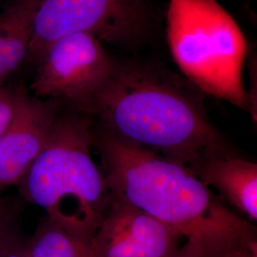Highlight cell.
Returning <instances> with one entry per match:
<instances>
[{
    "mask_svg": "<svg viewBox=\"0 0 257 257\" xmlns=\"http://www.w3.org/2000/svg\"><path fill=\"white\" fill-rule=\"evenodd\" d=\"M205 94L184 76L143 62H117L82 113L98 128L188 167L235 156L212 125Z\"/></svg>",
    "mask_w": 257,
    "mask_h": 257,
    "instance_id": "1",
    "label": "cell"
},
{
    "mask_svg": "<svg viewBox=\"0 0 257 257\" xmlns=\"http://www.w3.org/2000/svg\"><path fill=\"white\" fill-rule=\"evenodd\" d=\"M93 147L101 158L112 199L146 213L183 238L199 239L206 257L256 239L252 224L224 207L188 167L123 141L94 124Z\"/></svg>",
    "mask_w": 257,
    "mask_h": 257,
    "instance_id": "2",
    "label": "cell"
},
{
    "mask_svg": "<svg viewBox=\"0 0 257 257\" xmlns=\"http://www.w3.org/2000/svg\"><path fill=\"white\" fill-rule=\"evenodd\" d=\"M93 124L89 115L62 108L45 147L18 185L22 199L88 242L111 201L101 168L92 159Z\"/></svg>",
    "mask_w": 257,
    "mask_h": 257,
    "instance_id": "3",
    "label": "cell"
},
{
    "mask_svg": "<svg viewBox=\"0 0 257 257\" xmlns=\"http://www.w3.org/2000/svg\"><path fill=\"white\" fill-rule=\"evenodd\" d=\"M167 38L186 79L205 95L250 112L243 81L247 41L216 0H169Z\"/></svg>",
    "mask_w": 257,
    "mask_h": 257,
    "instance_id": "4",
    "label": "cell"
},
{
    "mask_svg": "<svg viewBox=\"0 0 257 257\" xmlns=\"http://www.w3.org/2000/svg\"><path fill=\"white\" fill-rule=\"evenodd\" d=\"M153 19L149 0H37L28 58L37 63L55 40L81 33L134 45L146 37Z\"/></svg>",
    "mask_w": 257,
    "mask_h": 257,
    "instance_id": "5",
    "label": "cell"
},
{
    "mask_svg": "<svg viewBox=\"0 0 257 257\" xmlns=\"http://www.w3.org/2000/svg\"><path fill=\"white\" fill-rule=\"evenodd\" d=\"M115 63L101 41L90 34L61 37L37 61L32 93L81 112L110 77Z\"/></svg>",
    "mask_w": 257,
    "mask_h": 257,
    "instance_id": "6",
    "label": "cell"
},
{
    "mask_svg": "<svg viewBox=\"0 0 257 257\" xmlns=\"http://www.w3.org/2000/svg\"><path fill=\"white\" fill-rule=\"evenodd\" d=\"M63 103L16 90L12 118L0 136V194L18 186L46 145Z\"/></svg>",
    "mask_w": 257,
    "mask_h": 257,
    "instance_id": "7",
    "label": "cell"
},
{
    "mask_svg": "<svg viewBox=\"0 0 257 257\" xmlns=\"http://www.w3.org/2000/svg\"><path fill=\"white\" fill-rule=\"evenodd\" d=\"M182 236L161 222L111 198L90 240L92 257H168Z\"/></svg>",
    "mask_w": 257,
    "mask_h": 257,
    "instance_id": "8",
    "label": "cell"
},
{
    "mask_svg": "<svg viewBox=\"0 0 257 257\" xmlns=\"http://www.w3.org/2000/svg\"><path fill=\"white\" fill-rule=\"evenodd\" d=\"M206 186L213 187L222 198L257 219V164L236 156L206 158L189 169Z\"/></svg>",
    "mask_w": 257,
    "mask_h": 257,
    "instance_id": "9",
    "label": "cell"
},
{
    "mask_svg": "<svg viewBox=\"0 0 257 257\" xmlns=\"http://www.w3.org/2000/svg\"><path fill=\"white\" fill-rule=\"evenodd\" d=\"M37 0H19L0 14V85L28 58Z\"/></svg>",
    "mask_w": 257,
    "mask_h": 257,
    "instance_id": "10",
    "label": "cell"
},
{
    "mask_svg": "<svg viewBox=\"0 0 257 257\" xmlns=\"http://www.w3.org/2000/svg\"><path fill=\"white\" fill-rule=\"evenodd\" d=\"M31 257H92L90 242L65 230L48 216L42 217L34 234L25 239Z\"/></svg>",
    "mask_w": 257,
    "mask_h": 257,
    "instance_id": "11",
    "label": "cell"
},
{
    "mask_svg": "<svg viewBox=\"0 0 257 257\" xmlns=\"http://www.w3.org/2000/svg\"><path fill=\"white\" fill-rule=\"evenodd\" d=\"M19 203L0 195V254L19 238Z\"/></svg>",
    "mask_w": 257,
    "mask_h": 257,
    "instance_id": "12",
    "label": "cell"
},
{
    "mask_svg": "<svg viewBox=\"0 0 257 257\" xmlns=\"http://www.w3.org/2000/svg\"><path fill=\"white\" fill-rule=\"evenodd\" d=\"M16 105V90L0 85V136L7 127Z\"/></svg>",
    "mask_w": 257,
    "mask_h": 257,
    "instance_id": "13",
    "label": "cell"
},
{
    "mask_svg": "<svg viewBox=\"0 0 257 257\" xmlns=\"http://www.w3.org/2000/svg\"><path fill=\"white\" fill-rule=\"evenodd\" d=\"M215 257H257L256 239L241 241L226 248Z\"/></svg>",
    "mask_w": 257,
    "mask_h": 257,
    "instance_id": "14",
    "label": "cell"
},
{
    "mask_svg": "<svg viewBox=\"0 0 257 257\" xmlns=\"http://www.w3.org/2000/svg\"><path fill=\"white\" fill-rule=\"evenodd\" d=\"M168 257H206V250L199 239L190 237Z\"/></svg>",
    "mask_w": 257,
    "mask_h": 257,
    "instance_id": "15",
    "label": "cell"
},
{
    "mask_svg": "<svg viewBox=\"0 0 257 257\" xmlns=\"http://www.w3.org/2000/svg\"><path fill=\"white\" fill-rule=\"evenodd\" d=\"M0 257H31L25 246V239L21 237L14 242L0 254Z\"/></svg>",
    "mask_w": 257,
    "mask_h": 257,
    "instance_id": "16",
    "label": "cell"
}]
</instances>
